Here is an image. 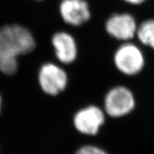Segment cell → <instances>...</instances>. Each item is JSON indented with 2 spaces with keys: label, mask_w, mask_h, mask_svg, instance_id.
Wrapping results in <instances>:
<instances>
[{
  "label": "cell",
  "mask_w": 154,
  "mask_h": 154,
  "mask_svg": "<svg viewBox=\"0 0 154 154\" xmlns=\"http://www.w3.org/2000/svg\"><path fill=\"white\" fill-rule=\"evenodd\" d=\"M36 42L28 29L8 24L0 28V72L12 76L18 70V57L34 51Z\"/></svg>",
  "instance_id": "1"
},
{
  "label": "cell",
  "mask_w": 154,
  "mask_h": 154,
  "mask_svg": "<svg viewBox=\"0 0 154 154\" xmlns=\"http://www.w3.org/2000/svg\"><path fill=\"white\" fill-rule=\"evenodd\" d=\"M135 107V96L126 86H114L109 89L104 96L103 111L111 118L126 116L134 110Z\"/></svg>",
  "instance_id": "2"
},
{
  "label": "cell",
  "mask_w": 154,
  "mask_h": 154,
  "mask_svg": "<svg viewBox=\"0 0 154 154\" xmlns=\"http://www.w3.org/2000/svg\"><path fill=\"white\" fill-rule=\"evenodd\" d=\"M113 62L119 72L131 76L142 72L145 66V57L138 46L126 42L116 50Z\"/></svg>",
  "instance_id": "3"
},
{
  "label": "cell",
  "mask_w": 154,
  "mask_h": 154,
  "mask_svg": "<svg viewBox=\"0 0 154 154\" xmlns=\"http://www.w3.org/2000/svg\"><path fill=\"white\" fill-rule=\"evenodd\" d=\"M38 82L44 94L55 96L66 89L69 83L67 73L61 66L53 63H45L38 74Z\"/></svg>",
  "instance_id": "4"
},
{
  "label": "cell",
  "mask_w": 154,
  "mask_h": 154,
  "mask_svg": "<svg viewBox=\"0 0 154 154\" xmlns=\"http://www.w3.org/2000/svg\"><path fill=\"white\" fill-rule=\"evenodd\" d=\"M106 113L101 108L89 105L75 113L73 124L77 131L86 136H96L103 126Z\"/></svg>",
  "instance_id": "5"
},
{
  "label": "cell",
  "mask_w": 154,
  "mask_h": 154,
  "mask_svg": "<svg viewBox=\"0 0 154 154\" xmlns=\"http://www.w3.org/2000/svg\"><path fill=\"white\" fill-rule=\"evenodd\" d=\"M137 24L131 14H115L107 19L105 29L107 33L119 41L128 42L136 35Z\"/></svg>",
  "instance_id": "6"
},
{
  "label": "cell",
  "mask_w": 154,
  "mask_h": 154,
  "mask_svg": "<svg viewBox=\"0 0 154 154\" xmlns=\"http://www.w3.org/2000/svg\"><path fill=\"white\" fill-rule=\"evenodd\" d=\"M61 18L67 24L79 26L91 18V11L86 0H62L59 5Z\"/></svg>",
  "instance_id": "7"
},
{
  "label": "cell",
  "mask_w": 154,
  "mask_h": 154,
  "mask_svg": "<svg viewBox=\"0 0 154 154\" xmlns=\"http://www.w3.org/2000/svg\"><path fill=\"white\" fill-rule=\"evenodd\" d=\"M51 43L54 48L56 57L63 64H70L76 61L78 48L76 40L70 34L59 32L54 34Z\"/></svg>",
  "instance_id": "8"
},
{
  "label": "cell",
  "mask_w": 154,
  "mask_h": 154,
  "mask_svg": "<svg viewBox=\"0 0 154 154\" xmlns=\"http://www.w3.org/2000/svg\"><path fill=\"white\" fill-rule=\"evenodd\" d=\"M136 36L142 44L154 50V19L142 22L138 26Z\"/></svg>",
  "instance_id": "9"
},
{
  "label": "cell",
  "mask_w": 154,
  "mask_h": 154,
  "mask_svg": "<svg viewBox=\"0 0 154 154\" xmlns=\"http://www.w3.org/2000/svg\"><path fill=\"white\" fill-rule=\"evenodd\" d=\"M75 154H109L104 149L99 146L91 144L84 145L79 148Z\"/></svg>",
  "instance_id": "10"
},
{
  "label": "cell",
  "mask_w": 154,
  "mask_h": 154,
  "mask_svg": "<svg viewBox=\"0 0 154 154\" xmlns=\"http://www.w3.org/2000/svg\"><path fill=\"white\" fill-rule=\"evenodd\" d=\"M124 1H125L127 3L131 4V5H141L142 3H143L144 2L146 1V0H124Z\"/></svg>",
  "instance_id": "11"
},
{
  "label": "cell",
  "mask_w": 154,
  "mask_h": 154,
  "mask_svg": "<svg viewBox=\"0 0 154 154\" xmlns=\"http://www.w3.org/2000/svg\"><path fill=\"white\" fill-rule=\"evenodd\" d=\"M2 96L0 95V113H1V109H2Z\"/></svg>",
  "instance_id": "12"
},
{
  "label": "cell",
  "mask_w": 154,
  "mask_h": 154,
  "mask_svg": "<svg viewBox=\"0 0 154 154\" xmlns=\"http://www.w3.org/2000/svg\"><path fill=\"white\" fill-rule=\"evenodd\" d=\"M37 1H42V0H37Z\"/></svg>",
  "instance_id": "13"
}]
</instances>
